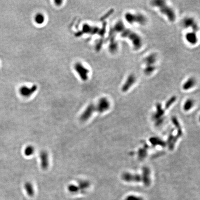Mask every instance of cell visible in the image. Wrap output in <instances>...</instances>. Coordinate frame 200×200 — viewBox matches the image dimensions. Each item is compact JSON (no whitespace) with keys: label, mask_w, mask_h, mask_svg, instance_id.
I'll return each instance as SVG.
<instances>
[{"label":"cell","mask_w":200,"mask_h":200,"mask_svg":"<svg viewBox=\"0 0 200 200\" xmlns=\"http://www.w3.org/2000/svg\"><path fill=\"white\" fill-rule=\"evenodd\" d=\"M151 5L153 7L156 8L160 14L165 16L170 22H174L176 20V15L175 10L167 3L166 1L162 0H153L151 2Z\"/></svg>","instance_id":"obj_1"},{"label":"cell","mask_w":200,"mask_h":200,"mask_svg":"<svg viewBox=\"0 0 200 200\" xmlns=\"http://www.w3.org/2000/svg\"><path fill=\"white\" fill-rule=\"evenodd\" d=\"M123 38L127 39L131 43L133 49L136 50H140L143 45L142 39L140 35L135 32L126 28L120 34Z\"/></svg>","instance_id":"obj_2"},{"label":"cell","mask_w":200,"mask_h":200,"mask_svg":"<svg viewBox=\"0 0 200 200\" xmlns=\"http://www.w3.org/2000/svg\"><path fill=\"white\" fill-rule=\"evenodd\" d=\"M124 19L126 23L130 25L137 24L144 25L147 22V18L144 14L140 13H133L126 12L124 15Z\"/></svg>","instance_id":"obj_3"},{"label":"cell","mask_w":200,"mask_h":200,"mask_svg":"<svg viewBox=\"0 0 200 200\" xmlns=\"http://www.w3.org/2000/svg\"><path fill=\"white\" fill-rule=\"evenodd\" d=\"M183 25L184 28L190 31L197 32L199 31V26L195 20L191 17L185 18L183 20Z\"/></svg>","instance_id":"obj_4"},{"label":"cell","mask_w":200,"mask_h":200,"mask_svg":"<svg viewBox=\"0 0 200 200\" xmlns=\"http://www.w3.org/2000/svg\"><path fill=\"white\" fill-rule=\"evenodd\" d=\"M95 112H98V108L96 105L91 104L89 105L80 116V120L83 122L88 120Z\"/></svg>","instance_id":"obj_5"},{"label":"cell","mask_w":200,"mask_h":200,"mask_svg":"<svg viewBox=\"0 0 200 200\" xmlns=\"http://www.w3.org/2000/svg\"><path fill=\"white\" fill-rule=\"evenodd\" d=\"M137 81V78L135 75L133 74H130L125 78L124 83H123L121 90L123 92H127L135 84Z\"/></svg>","instance_id":"obj_6"},{"label":"cell","mask_w":200,"mask_h":200,"mask_svg":"<svg viewBox=\"0 0 200 200\" xmlns=\"http://www.w3.org/2000/svg\"><path fill=\"white\" fill-rule=\"evenodd\" d=\"M184 38L187 43L190 45H196L198 42L197 33L194 31H190L187 32L185 34Z\"/></svg>","instance_id":"obj_7"},{"label":"cell","mask_w":200,"mask_h":200,"mask_svg":"<svg viewBox=\"0 0 200 200\" xmlns=\"http://www.w3.org/2000/svg\"><path fill=\"white\" fill-rule=\"evenodd\" d=\"M98 112L103 113L108 110L110 107V102L106 98H101L96 104Z\"/></svg>","instance_id":"obj_8"},{"label":"cell","mask_w":200,"mask_h":200,"mask_svg":"<svg viewBox=\"0 0 200 200\" xmlns=\"http://www.w3.org/2000/svg\"><path fill=\"white\" fill-rule=\"evenodd\" d=\"M158 60V56L155 53H151L147 55L144 59L145 66H156Z\"/></svg>","instance_id":"obj_9"},{"label":"cell","mask_w":200,"mask_h":200,"mask_svg":"<svg viewBox=\"0 0 200 200\" xmlns=\"http://www.w3.org/2000/svg\"><path fill=\"white\" fill-rule=\"evenodd\" d=\"M40 158L41 168L44 170L47 169L49 165V156L47 152L44 150L41 151L40 153Z\"/></svg>","instance_id":"obj_10"},{"label":"cell","mask_w":200,"mask_h":200,"mask_svg":"<svg viewBox=\"0 0 200 200\" xmlns=\"http://www.w3.org/2000/svg\"><path fill=\"white\" fill-rule=\"evenodd\" d=\"M75 69L77 73L80 75L81 78L83 80H86L88 79V73L89 71L82 65L81 64L78 63L75 65Z\"/></svg>","instance_id":"obj_11"},{"label":"cell","mask_w":200,"mask_h":200,"mask_svg":"<svg viewBox=\"0 0 200 200\" xmlns=\"http://www.w3.org/2000/svg\"><path fill=\"white\" fill-rule=\"evenodd\" d=\"M196 84V79L193 77H190L185 80L182 84L183 89L185 91L193 89Z\"/></svg>","instance_id":"obj_12"},{"label":"cell","mask_w":200,"mask_h":200,"mask_svg":"<svg viewBox=\"0 0 200 200\" xmlns=\"http://www.w3.org/2000/svg\"><path fill=\"white\" fill-rule=\"evenodd\" d=\"M37 86L34 85L31 88H28L26 87H21L20 89V93L21 95L24 97H29L37 90Z\"/></svg>","instance_id":"obj_13"},{"label":"cell","mask_w":200,"mask_h":200,"mask_svg":"<svg viewBox=\"0 0 200 200\" xmlns=\"http://www.w3.org/2000/svg\"><path fill=\"white\" fill-rule=\"evenodd\" d=\"M122 178L126 182H139L142 180L140 175H132L129 173H125L122 176Z\"/></svg>","instance_id":"obj_14"},{"label":"cell","mask_w":200,"mask_h":200,"mask_svg":"<svg viewBox=\"0 0 200 200\" xmlns=\"http://www.w3.org/2000/svg\"><path fill=\"white\" fill-rule=\"evenodd\" d=\"M150 171L147 168H144L143 170V181L146 186L149 185L150 183Z\"/></svg>","instance_id":"obj_15"},{"label":"cell","mask_w":200,"mask_h":200,"mask_svg":"<svg viewBox=\"0 0 200 200\" xmlns=\"http://www.w3.org/2000/svg\"><path fill=\"white\" fill-rule=\"evenodd\" d=\"M115 37H112L111 38V41L110 42L109 46V49L110 50L111 52H115L118 49V45L117 42V41L115 40Z\"/></svg>","instance_id":"obj_16"},{"label":"cell","mask_w":200,"mask_h":200,"mask_svg":"<svg viewBox=\"0 0 200 200\" xmlns=\"http://www.w3.org/2000/svg\"><path fill=\"white\" fill-rule=\"evenodd\" d=\"M34 148L32 145H28L25 148L24 153L26 156H30L33 155L34 152Z\"/></svg>","instance_id":"obj_17"},{"label":"cell","mask_w":200,"mask_h":200,"mask_svg":"<svg viewBox=\"0 0 200 200\" xmlns=\"http://www.w3.org/2000/svg\"><path fill=\"white\" fill-rule=\"evenodd\" d=\"M25 188L28 194H29V195H33L34 194V190L33 189V185L30 183H26L25 184Z\"/></svg>","instance_id":"obj_18"},{"label":"cell","mask_w":200,"mask_h":200,"mask_svg":"<svg viewBox=\"0 0 200 200\" xmlns=\"http://www.w3.org/2000/svg\"><path fill=\"white\" fill-rule=\"evenodd\" d=\"M194 105V101L192 99H188L184 103V104L183 106V108L185 111H188V110L190 109Z\"/></svg>","instance_id":"obj_19"},{"label":"cell","mask_w":200,"mask_h":200,"mask_svg":"<svg viewBox=\"0 0 200 200\" xmlns=\"http://www.w3.org/2000/svg\"><path fill=\"white\" fill-rule=\"evenodd\" d=\"M45 20L44 15L40 14H38L36 15L35 20L36 22L39 24H42Z\"/></svg>","instance_id":"obj_20"},{"label":"cell","mask_w":200,"mask_h":200,"mask_svg":"<svg viewBox=\"0 0 200 200\" xmlns=\"http://www.w3.org/2000/svg\"><path fill=\"white\" fill-rule=\"evenodd\" d=\"M176 100V97L175 96H172L171 98L168 100V101L166 102V105H165V108H168L171 105H172L175 101Z\"/></svg>","instance_id":"obj_21"},{"label":"cell","mask_w":200,"mask_h":200,"mask_svg":"<svg viewBox=\"0 0 200 200\" xmlns=\"http://www.w3.org/2000/svg\"><path fill=\"white\" fill-rule=\"evenodd\" d=\"M125 200H143V199L141 197L133 195H130L128 196Z\"/></svg>","instance_id":"obj_22"},{"label":"cell","mask_w":200,"mask_h":200,"mask_svg":"<svg viewBox=\"0 0 200 200\" xmlns=\"http://www.w3.org/2000/svg\"><path fill=\"white\" fill-rule=\"evenodd\" d=\"M62 2V1H61V0H56V1H55V3L57 5H60Z\"/></svg>","instance_id":"obj_23"}]
</instances>
